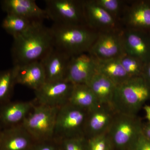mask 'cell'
<instances>
[{
    "label": "cell",
    "instance_id": "d6a6232c",
    "mask_svg": "<svg viewBox=\"0 0 150 150\" xmlns=\"http://www.w3.org/2000/svg\"><path fill=\"white\" fill-rule=\"evenodd\" d=\"M145 111V117L147 120V122L150 123V105H144L143 108Z\"/></svg>",
    "mask_w": 150,
    "mask_h": 150
},
{
    "label": "cell",
    "instance_id": "7a4b0ae2",
    "mask_svg": "<svg viewBox=\"0 0 150 150\" xmlns=\"http://www.w3.org/2000/svg\"><path fill=\"white\" fill-rule=\"evenodd\" d=\"M50 28L54 48L70 57L88 53L99 34L87 25L53 23Z\"/></svg>",
    "mask_w": 150,
    "mask_h": 150
},
{
    "label": "cell",
    "instance_id": "4dcf8cb0",
    "mask_svg": "<svg viewBox=\"0 0 150 150\" xmlns=\"http://www.w3.org/2000/svg\"><path fill=\"white\" fill-rule=\"evenodd\" d=\"M142 76L150 84V62L145 64Z\"/></svg>",
    "mask_w": 150,
    "mask_h": 150
},
{
    "label": "cell",
    "instance_id": "7402d4cb",
    "mask_svg": "<svg viewBox=\"0 0 150 150\" xmlns=\"http://www.w3.org/2000/svg\"><path fill=\"white\" fill-rule=\"evenodd\" d=\"M69 102L88 111L100 104L91 89L85 84H74Z\"/></svg>",
    "mask_w": 150,
    "mask_h": 150
},
{
    "label": "cell",
    "instance_id": "5b68a950",
    "mask_svg": "<svg viewBox=\"0 0 150 150\" xmlns=\"http://www.w3.org/2000/svg\"><path fill=\"white\" fill-rule=\"evenodd\" d=\"M59 107L35 104L22 124L35 142L54 139Z\"/></svg>",
    "mask_w": 150,
    "mask_h": 150
},
{
    "label": "cell",
    "instance_id": "d4e9b609",
    "mask_svg": "<svg viewBox=\"0 0 150 150\" xmlns=\"http://www.w3.org/2000/svg\"><path fill=\"white\" fill-rule=\"evenodd\" d=\"M119 59L130 78L142 76L145 64L142 61L126 53L119 57Z\"/></svg>",
    "mask_w": 150,
    "mask_h": 150
},
{
    "label": "cell",
    "instance_id": "44dd1931",
    "mask_svg": "<svg viewBox=\"0 0 150 150\" xmlns=\"http://www.w3.org/2000/svg\"><path fill=\"white\" fill-rule=\"evenodd\" d=\"M95 59L97 71L108 78L116 86L130 78L121 64L119 57L106 60Z\"/></svg>",
    "mask_w": 150,
    "mask_h": 150
},
{
    "label": "cell",
    "instance_id": "2e32d148",
    "mask_svg": "<svg viewBox=\"0 0 150 150\" xmlns=\"http://www.w3.org/2000/svg\"><path fill=\"white\" fill-rule=\"evenodd\" d=\"M35 142L22 124L0 132V150H30Z\"/></svg>",
    "mask_w": 150,
    "mask_h": 150
},
{
    "label": "cell",
    "instance_id": "f1b7e54d",
    "mask_svg": "<svg viewBox=\"0 0 150 150\" xmlns=\"http://www.w3.org/2000/svg\"><path fill=\"white\" fill-rule=\"evenodd\" d=\"M30 150H61L60 143L55 139L36 142Z\"/></svg>",
    "mask_w": 150,
    "mask_h": 150
},
{
    "label": "cell",
    "instance_id": "9a60e30c",
    "mask_svg": "<svg viewBox=\"0 0 150 150\" xmlns=\"http://www.w3.org/2000/svg\"><path fill=\"white\" fill-rule=\"evenodd\" d=\"M1 4L7 14L21 17L32 23L48 19L46 11L39 8L34 0H3Z\"/></svg>",
    "mask_w": 150,
    "mask_h": 150
},
{
    "label": "cell",
    "instance_id": "ac0fdd59",
    "mask_svg": "<svg viewBox=\"0 0 150 150\" xmlns=\"http://www.w3.org/2000/svg\"><path fill=\"white\" fill-rule=\"evenodd\" d=\"M71 57L53 48L40 61L43 65L46 82H54L66 80L68 66Z\"/></svg>",
    "mask_w": 150,
    "mask_h": 150
},
{
    "label": "cell",
    "instance_id": "484cf974",
    "mask_svg": "<svg viewBox=\"0 0 150 150\" xmlns=\"http://www.w3.org/2000/svg\"><path fill=\"white\" fill-rule=\"evenodd\" d=\"M98 5L121 23L127 1L122 0H95Z\"/></svg>",
    "mask_w": 150,
    "mask_h": 150
},
{
    "label": "cell",
    "instance_id": "836d02e7",
    "mask_svg": "<svg viewBox=\"0 0 150 150\" xmlns=\"http://www.w3.org/2000/svg\"><path fill=\"white\" fill-rule=\"evenodd\" d=\"M1 127H0V132H1Z\"/></svg>",
    "mask_w": 150,
    "mask_h": 150
},
{
    "label": "cell",
    "instance_id": "e0dca14e",
    "mask_svg": "<svg viewBox=\"0 0 150 150\" xmlns=\"http://www.w3.org/2000/svg\"><path fill=\"white\" fill-rule=\"evenodd\" d=\"M35 104L33 101H10L0 105L1 129L22 124Z\"/></svg>",
    "mask_w": 150,
    "mask_h": 150
},
{
    "label": "cell",
    "instance_id": "7c38bea8",
    "mask_svg": "<svg viewBox=\"0 0 150 150\" xmlns=\"http://www.w3.org/2000/svg\"><path fill=\"white\" fill-rule=\"evenodd\" d=\"M86 23L99 33L108 32L123 28L121 23L97 4L95 0H83Z\"/></svg>",
    "mask_w": 150,
    "mask_h": 150
},
{
    "label": "cell",
    "instance_id": "d6986e66",
    "mask_svg": "<svg viewBox=\"0 0 150 150\" xmlns=\"http://www.w3.org/2000/svg\"><path fill=\"white\" fill-rule=\"evenodd\" d=\"M13 67L16 84L25 86L35 91L46 82L45 71L40 61Z\"/></svg>",
    "mask_w": 150,
    "mask_h": 150
},
{
    "label": "cell",
    "instance_id": "1f68e13d",
    "mask_svg": "<svg viewBox=\"0 0 150 150\" xmlns=\"http://www.w3.org/2000/svg\"><path fill=\"white\" fill-rule=\"evenodd\" d=\"M142 134L150 141V123L149 122L143 123Z\"/></svg>",
    "mask_w": 150,
    "mask_h": 150
},
{
    "label": "cell",
    "instance_id": "277c9868",
    "mask_svg": "<svg viewBox=\"0 0 150 150\" xmlns=\"http://www.w3.org/2000/svg\"><path fill=\"white\" fill-rule=\"evenodd\" d=\"M142 125L138 115L117 112L107 132L114 149L133 150L142 134Z\"/></svg>",
    "mask_w": 150,
    "mask_h": 150
},
{
    "label": "cell",
    "instance_id": "30bf717a",
    "mask_svg": "<svg viewBox=\"0 0 150 150\" xmlns=\"http://www.w3.org/2000/svg\"><path fill=\"white\" fill-rule=\"evenodd\" d=\"M121 24L123 28L150 33V1H127Z\"/></svg>",
    "mask_w": 150,
    "mask_h": 150
},
{
    "label": "cell",
    "instance_id": "ba28073f",
    "mask_svg": "<svg viewBox=\"0 0 150 150\" xmlns=\"http://www.w3.org/2000/svg\"><path fill=\"white\" fill-rule=\"evenodd\" d=\"M122 32L123 28L99 33L88 53L99 60L120 57L125 53Z\"/></svg>",
    "mask_w": 150,
    "mask_h": 150
},
{
    "label": "cell",
    "instance_id": "ffe728a7",
    "mask_svg": "<svg viewBox=\"0 0 150 150\" xmlns=\"http://www.w3.org/2000/svg\"><path fill=\"white\" fill-rule=\"evenodd\" d=\"M86 85L91 89L100 104L113 106L116 86L108 78L97 71Z\"/></svg>",
    "mask_w": 150,
    "mask_h": 150
},
{
    "label": "cell",
    "instance_id": "4fadbf2b",
    "mask_svg": "<svg viewBox=\"0 0 150 150\" xmlns=\"http://www.w3.org/2000/svg\"><path fill=\"white\" fill-rule=\"evenodd\" d=\"M125 53L146 64L150 62V33L123 28Z\"/></svg>",
    "mask_w": 150,
    "mask_h": 150
},
{
    "label": "cell",
    "instance_id": "8fae6325",
    "mask_svg": "<svg viewBox=\"0 0 150 150\" xmlns=\"http://www.w3.org/2000/svg\"><path fill=\"white\" fill-rule=\"evenodd\" d=\"M117 111L113 106L99 104L88 111L84 134L90 138L107 133Z\"/></svg>",
    "mask_w": 150,
    "mask_h": 150
},
{
    "label": "cell",
    "instance_id": "5bb4252c",
    "mask_svg": "<svg viewBox=\"0 0 150 150\" xmlns=\"http://www.w3.org/2000/svg\"><path fill=\"white\" fill-rule=\"evenodd\" d=\"M97 72L96 59L86 53L71 57L66 80L74 84H87Z\"/></svg>",
    "mask_w": 150,
    "mask_h": 150
},
{
    "label": "cell",
    "instance_id": "6da1fadb",
    "mask_svg": "<svg viewBox=\"0 0 150 150\" xmlns=\"http://www.w3.org/2000/svg\"><path fill=\"white\" fill-rule=\"evenodd\" d=\"M13 38L11 53L13 66L40 62L54 48L51 28L43 22L33 23Z\"/></svg>",
    "mask_w": 150,
    "mask_h": 150
},
{
    "label": "cell",
    "instance_id": "4316f807",
    "mask_svg": "<svg viewBox=\"0 0 150 150\" xmlns=\"http://www.w3.org/2000/svg\"><path fill=\"white\" fill-rule=\"evenodd\" d=\"M86 148L87 150H112L114 149L107 132L86 138Z\"/></svg>",
    "mask_w": 150,
    "mask_h": 150
},
{
    "label": "cell",
    "instance_id": "cb8c5ba5",
    "mask_svg": "<svg viewBox=\"0 0 150 150\" xmlns=\"http://www.w3.org/2000/svg\"><path fill=\"white\" fill-rule=\"evenodd\" d=\"M33 23L21 17L7 14L3 20L1 26L6 32L13 38L26 31Z\"/></svg>",
    "mask_w": 150,
    "mask_h": 150
},
{
    "label": "cell",
    "instance_id": "9c48e42d",
    "mask_svg": "<svg viewBox=\"0 0 150 150\" xmlns=\"http://www.w3.org/2000/svg\"><path fill=\"white\" fill-rule=\"evenodd\" d=\"M74 86L66 80L46 82L34 91L35 101L38 104L61 107L69 103Z\"/></svg>",
    "mask_w": 150,
    "mask_h": 150
},
{
    "label": "cell",
    "instance_id": "f546056e",
    "mask_svg": "<svg viewBox=\"0 0 150 150\" xmlns=\"http://www.w3.org/2000/svg\"><path fill=\"white\" fill-rule=\"evenodd\" d=\"M133 150H150V141L143 134L140 135Z\"/></svg>",
    "mask_w": 150,
    "mask_h": 150
},
{
    "label": "cell",
    "instance_id": "83f0119b",
    "mask_svg": "<svg viewBox=\"0 0 150 150\" xmlns=\"http://www.w3.org/2000/svg\"><path fill=\"white\" fill-rule=\"evenodd\" d=\"M59 142L61 150H87L85 136L63 139Z\"/></svg>",
    "mask_w": 150,
    "mask_h": 150
},
{
    "label": "cell",
    "instance_id": "52a82bcc",
    "mask_svg": "<svg viewBox=\"0 0 150 150\" xmlns=\"http://www.w3.org/2000/svg\"><path fill=\"white\" fill-rule=\"evenodd\" d=\"M45 10L48 19L54 24L86 25L83 0H45Z\"/></svg>",
    "mask_w": 150,
    "mask_h": 150
},
{
    "label": "cell",
    "instance_id": "603a6c76",
    "mask_svg": "<svg viewBox=\"0 0 150 150\" xmlns=\"http://www.w3.org/2000/svg\"><path fill=\"white\" fill-rule=\"evenodd\" d=\"M16 84L13 67L8 69L0 71V105L11 101Z\"/></svg>",
    "mask_w": 150,
    "mask_h": 150
},
{
    "label": "cell",
    "instance_id": "3957f363",
    "mask_svg": "<svg viewBox=\"0 0 150 150\" xmlns=\"http://www.w3.org/2000/svg\"><path fill=\"white\" fill-rule=\"evenodd\" d=\"M149 100L150 84L142 76L129 78L117 86L112 105L117 112L137 115Z\"/></svg>",
    "mask_w": 150,
    "mask_h": 150
},
{
    "label": "cell",
    "instance_id": "8992f818",
    "mask_svg": "<svg viewBox=\"0 0 150 150\" xmlns=\"http://www.w3.org/2000/svg\"><path fill=\"white\" fill-rule=\"evenodd\" d=\"M88 110L69 103L59 108L56 117L54 139L58 141L84 136Z\"/></svg>",
    "mask_w": 150,
    "mask_h": 150
}]
</instances>
